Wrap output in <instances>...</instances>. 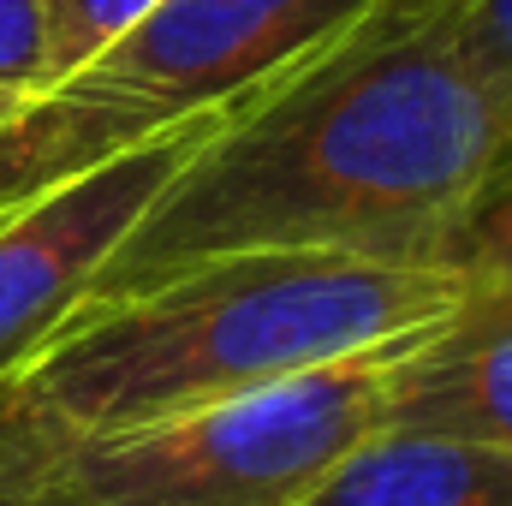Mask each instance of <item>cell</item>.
Returning a JSON list of instances; mask_svg holds the SVG:
<instances>
[{
	"mask_svg": "<svg viewBox=\"0 0 512 506\" xmlns=\"http://www.w3.org/2000/svg\"><path fill=\"white\" fill-rule=\"evenodd\" d=\"M507 143L512 96L447 42L429 0H376L197 143L90 298L239 251L435 262Z\"/></svg>",
	"mask_w": 512,
	"mask_h": 506,
	"instance_id": "obj_1",
	"label": "cell"
},
{
	"mask_svg": "<svg viewBox=\"0 0 512 506\" xmlns=\"http://www.w3.org/2000/svg\"><path fill=\"white\" fill-rule=\"evenodd\" d=\"M459 298L465 280L435 262L209 256L137 292L78 304L24 370L0 381V405L48 435H108L393 346L459 310Z\"/></svg>",
	"mask_w": 512,
	"mask_h": 506,
	"instance_id": "obj_2",
	"label": "cell"
},
{
	"mask_svg": "<svg viewBox=\"0 0 512 506\" xmlns=\"http://www.w3.org/2000/svg\"><path fill=\"white\" fill-rule=\"evenodd\" d=\"M376 0H155L90 66L0 126V215L161 131L268 96Z\"/></svg>",
	"mask_w": 512,
	"mask_h": 506,
	"instance_id": "obj_3",
	"label": "cell"
},
{
	"mask_svg": "<svg viewBox=\"0 0 512 506\" xmlns=\"http://www.w3.org/2000/svg\"><path fill=\"white\" fill-rule=\"evenodd\" d=\"M405 340L108 435H48L6 417L12 471L48 506H298L382 429Z\"/></svg>",
	"mask_w": 512,
	"mask_h": 506,
	"instance_id": "obj_4",
	"label": "cell"
},
{
	"mask_svg": "<svg viewBox=\"0 0 512 506\" xmlns=\"http://www.w3.org/2000/svg\"><path fill=\"white\" fill-rule=\"evenodd\" d=\"M215 126L221 120L161 131L0 215V381L24 370L48 346V334L90 298L131 227Z\"/></svg>",
	"mask_w": 512,
	"mask_h": 506,
	"instance_id": "obj_5",
	"label": "cell"
},
{
	"mask_svg": "<svg viewBox=\"0 0 512 506\" xmlns=\"http://www.w3.org/2000/svg\"><path fill=\"white\" fill-rule=\"evenodd\" d=\"M382 429L512 453V292L465 286L459 310L399 346Z\"/></svg>",
	"mask_w": 512,
	"mask_h": 506,
	"instance_id": "obj_6",
	"label": "cell"
},
{
	"mask_svg": "<svg viewBox=\"0 0 512 506\" xmlns=\"http://www.w3.org/2000/svg\"><path fill=\"white\" fill-rule=\"evenodd\" d=\"M298 506H512V453L417 429H376Z\"/></svg>",
	"mask_w": 512,
	"mask_h": 506,
	"instance_id": "obj_7",
	"label": "cell"
},
{
	"mask_svg": "<svg viewBox=\"0 0 512 506\" xmlns=\"http://www.w3.org/2000/svg\"><path fill=\"white\" fill-rule=\"evenodd\" d=\"M435 268L459 274L465 286H501V292H512V155L495 161V173L477 185V197L441 233Z\"/></svg>",
	"mask_w": 512,
	"mask_h": 506,
	"instance_id": "obj_8",
	"label": "cell"
},
{
	"mask_svg": "<svg viewBox=\"0 0 512 506\" xmlns=\"http://www.w3.org/2000/svg\"><path fill=\"white\" fill-rule=\"evenodd\" d=\"M149 6H155V0H42L48 72H54V84L72 78L78 66H90L108 42H120ZM54 84H48V90H54Z\"/></svg>",
	"mask_w": 512,
	"mask_h": 506,
	"instance_id": "obj_9",
	"label": "cell"
},
{
	"mask_svg": "<svg viewBox=\"0 0 512 506\" xmlns=\"http://www.w3.org/2000/svg\"><path fill=\"white\" fill-rule=\"evenodd\" d=\"M429 12L441 18L447 42L512 96V0H429Z\"/></svg>",
	"mask_w": 512,
	"mask_h": 506,
	"instance_id": "obj_10",
	"label": "cell"
},
{
	"mask_svg": "<svg viewBox=\"0 0 512 506\" xmlns=\"http://www.w3.org/2000/svg\"><path fill=\"white\" fill-rule=\"evenodd\" d=\"M0 84L18 90L24 102L54 84V72H48L42 0H0Z\"/></svg>",
	"mask_w": 512,
	"mask_h": 506,
	"instance_id": "obj_11",
	"label": "cell"
},
{
	"mask_svg": "<svg viewBox=\"0 0 512 506\" xmlns=\"http://www.w3.org/2000/svg\"><path fill=\"white\" fill-rule=\"evenodd\" d=\"M0 506H48L42 495H30L24 477L12 471V423H6V441H0Z\"/></svg>",
	"mask_w": 512,
	"mask_h": 506,
	"instance_id": "obj_12",
	"label": "cell"
},
{
	"mask_svg": "<svg viewBox=\"0 0 512 506\" xmlns=\"http://www.w3.org/2000/svg\"><path fill=\"white\" fill-rule=\"evenodd\" d=\"M18 108H24V96H18V90H6V84H0V126H6V120H12V114H18Z\"/></svg>",
	"mask_w": 512,
	"mask_h": 506,
	"instance_id": "obj_13",
	"label": "cell"
},
{
	"mask_svg": "<svg viewBox=\"0 0 512 506\" xmlns=\"http://www.w3.org/2000/svg\"><path fill=\"white\" fill-rule=\"evenodd\" d=\"M0 441H6V411H0Z\"/></svg>",
	"mask_w": 512,
	"mask_h": 506,
	"instance_id": "obj_14",
	"label": "cell"
},
{
	"mask_svg": "<svg viewBox=\"0 0 512 506\" xmlns=\"http://www.w3.org/2000/svg\"><path fill=\"white\" fill-rule=\"evenodd\" d=\"M507 155H512V143H507Z\"/></svg>",
	"mask_w": 512,
	"mask_h": 506,
	"instance_id": "obj_15",
	"label": "cell"
}]
</instances>
